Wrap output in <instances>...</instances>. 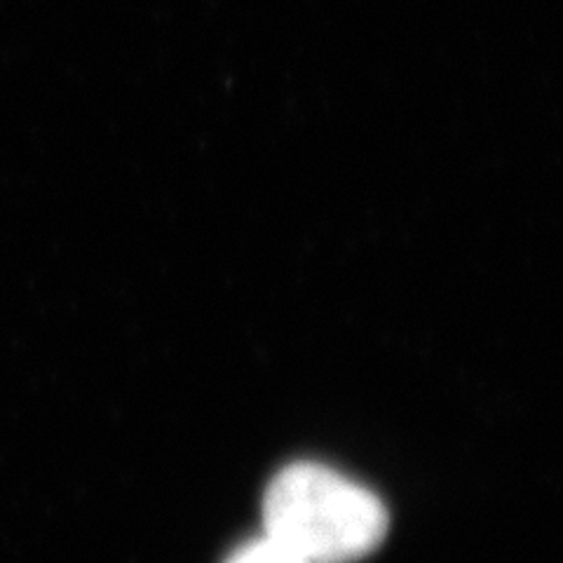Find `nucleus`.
<instances>
[{"mask_svg":"<svg viewBox=\"0 0 563 563\" xmlns=\"http://www.w3.org/2000/svg\"><path fill=\"white\" fill-rule=\"evenodd\" d=\"M225 563H308V561L263 533L256 540L244 542L242 548H238L231 556H228Z\"/></svg>","mask_w":563,"mask_h":563,"instance_id":"2","label":"nucleus"},{"mask_svg":"<svg viewBox=\"0 0 563 563\" xmlns=\"http://www.w3.org/2000/svg\"><path fill=\"white\" fill-rule=\"evenodd\" d=\"M387 509L376 493L320 463H294L263 496V528L308 563H352L378 550Z\"/></svg>","mask_w":563,"mask_h":563,"instance_id":"1","label":"nucleus"}]
</instances>
